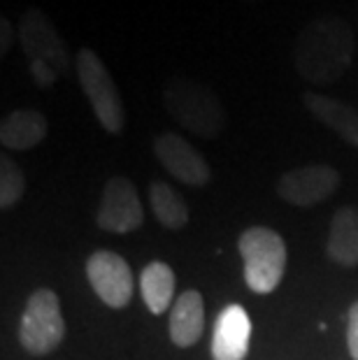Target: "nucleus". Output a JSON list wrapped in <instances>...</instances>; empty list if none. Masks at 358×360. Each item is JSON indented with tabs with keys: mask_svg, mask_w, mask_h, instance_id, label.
<instances>
[{
	"mask_svg": "<svg viewBox=\"0 0 358 360\" xmlns=\"http://www.w3.org/2000/svg\"><path fill=\"white\" fill-rule=\"evenodd\" d=\"M245 3H258V0H245Z\"/></svg>",
	"mask_w": 358,
	"mask_h": 360,
	"instance_id": "21",
	"label": "nucleus"
},
{
	"mask_svg": "<svg viewBox=\"0 0 358 360\" xmlns=\"http://www.w3.org/2000/svg\"><path fill=\"white\" fill-rule=\"evenodd\" d=\"M24 191H26V177L21 172V167L10 156H3L0 158V207L10 210L12 205L19 202Z\"/></svg>",
	"mask_w": 358,
	"mask_h": 360,
	"instance_id": "18",
	"label": "nucleus"
},
{
	"mask_svg": "<svg viewBox=\"0 0 358 360\" xmlns=\"http://www.w3.org/2000/svg\"><path fill=\"white\" fill-rule=\"evenodd\" d=\"M163 105L177 124L198 137H217L226 128V110L217 94L200 82L174 77L163 86Z\"/></svg>",
	"mask_w": 358,
	"mask_h": 360,
	"instance_id": "3",
	"label": "nucleus"
},
{
	"mask_svg": "<svg viewBox=\"0 0 358 360\" xmlns=\"http://www.w3.org/2000/svg\"><path fill=\"white\" fill-rule=\"evenodd\" d=\"M340 172L331 165H302L284 172L277 179V195L288 205L312 207L338 191Z\"/></svg>",
	"mask_w": 358,
	"mask_h": 360,
	"instance_id": "9",
	"label": "nucleus"
},
{
	"mask_svg": "<svg viewBox=\"0 0 358 360\" xmlns=\"http://www.w3.org/2000/svg\"><path fill=\"white\" fill-rule=\"evenodd\" d=\"M144 221L140 193L128 177H112L103 188V200L98 207L96 224L108 233L126 235L140 228Z\"/></svg>",
	"mask_w": 358,
	"mask_h": 360,
	"instance_id": "8",
	"label": "nucleus"
},
{
	"mask_svg": "<svg viewBox=\"0 0 358 360\" xmlns=\"http://www.w3.org/2000/svg\"><path fill=\"white\" fill-rule=\"evenodd\" d=\"M140 290L151 314H163L174 297V272L167 263L154 260L140 274Z\"/></svg>",
	"mask_w": 358,
	"mask_h": 360,
	"instance_id": "16",
	"label": "nucleus"
},
{
	"mask_svg": "<svg viewBox=\"0 0 358 360\" xmlns=\"http://www.w3.org/2000/svg\"><path fill=\"white\" fill-rule=\"evenodd\" d=\"M87 277L103 304L112 309H124L131 304L135 290L133 272L119 254L105 249L91 254L87 260Z\"/></svg>",
	"mask_w": 358,
	"mask_h": 360,
	"instance_id": "7",
	"label": "nucleus"
},
{
	"mask_svg": "<svg viewBox=\"0 0 358 360\" xmlns=\"http://www.w3.org/2000/svg\"><path fill=\"white\" fill-rule=\"evenodd\" d=\"M65 337V321L58 295L49 288L35 290L28 297L19 326V342L30 356H47Z\"/></svg>",
	"mask_w": 358,
	"mask_h": 360,
	"instance_id": "6",
	"label": "nucleus"
},
{
	"mask_svg": "<svg viewBox=\"0 0 358 360\" xmlns=\"http://www.w3.org/2000/svg\"><path fill=\"white\" fill-rule=\"evenodd\" d=\"M14 37H17V33H14V26L10 24V19H0V56H7L14 44Z\"/></svg>",
	"mask_w": 358,
	"mask_h": 360,
	"instance_id": "20",
	"label": "nucleus"
},
{
	"mask_svg": "<svg viewBox=\"0 0 358 360\" xmlns=\"http://www.w3.org/2000/svg\"><path fill=\"white\" fill-rule=\"evenodd\" d=\"M328 258L342 267L358 265V210L356 207H340L331 221Z\"/></svg>",
	"mask_w": 358,
	"mask_h": 360,
	"instance_id": "15",
	"label": "nucleus"
},
{
	"mask_svg": "<svg viewBox=\"0 0 358 360\" xmlns=\"http://www.w3.org/2000/svg\"><path fill=\"white\" fill-rule=\"evenodd\" d=\"M238 249L245 260V281L254 293H272L286 270V244L270 228L254 226L240 235Z\"/></svg>",
	"mask_w": 358,
	"mask_h": 360,
	"instance_id": "4",
	"label": "nucleus"
},
{
	"mask_svg": "<svg viewBox=\"0 0 358 360\" xmlns=\"http://www.w3.org/2000/svg\"><path fill=\"white\" fill-rule=\"evenodd\" d=\"M154 154L167 172L174 179L188 186H205L212 179V170L207 160L188 140H184L177 133H161L154 140Z\"/></svg>",
	"mask_w": 358,
	"mask_h": 360,
	"instance_id": "10",
	"label": "nucleus"
},
{
	"mask_svg": "<svg viewBox=\"0 0 358 360\" xmlns=\"http://www.w3.org/2000/svg\"><path fill=\"white\" fill-rule=\"evenodd\" d=\"M347 347L354 360H358V300L349 309V321H347Z\"/></svg>",
	"mask_w": 358,
	"mask_h": 360,
	"instance_id": "19",
	"label": "nucleus"
},
{
	"mask_svg": "<svg viewBox=\"0 0 358 360\" xmlns=\"http://www.w3.org/2000/svg\"><path fill=\"white\" fill-rule=\"evenodd\" d=\"M47 117L37 110H17L0 121V144L12 151H28L47 137Z\"/></svg>",
	"mask_w": 358,
	"mask_h": 360,
	"instance_id": "14",
	"label": "nucleus"
},
{
	"mask_svg": "<svg viewBox=\"0 0 358 360\" xmlns=\"http://www.w3.org/2000/svg\"><path fill=\"white\" fill-rule=\"evenodd\" d=\"M19 42L30 63V77L40 89L54 86L56 79L70 68V53L58 35L54 21L40 7H30L21 14Z\"/></svg>",
	"mask_w": 358,
	"mask_h": 360,
	"instance_id": "2",
	"label": "nucleus"
},
{
	"mask_svg": "<svg viewBox=\"0 0 358 360\" xmlns=\"http://www.w3.org/2000/svg\"><path fill=\"white\" fill-rule=\"evenodd\" d=\"M354 49V30L345 19L317 17L295 37L293 65L302 79L328 86L349 70Z\"/></svg>",
	"mask_w": 358,
	"mask_h": 360,
	"instance_id": "1",
	"label": "nucleus"
},
{
	"mask_svg": "<svg viewBox=\"0 0 358 360\" xmlns=\"http://www.w3.org/2000/svg\"><path fill=\"white\" fill-rule=\"evenodd\" d=\"M302 105L307 107V112L319 124L331 128L347 144L358 149V110L354 105L340 101V98L314 94V91L302 96Z\"/></svg>",
	"mask_w": 358,
	"mask_h": 360,
	"instance_id": "12",
	"label": "nucleus"
},
{
	"mask_svg": "<svg viewBox=\"0 0 358 360\" xmlns=\"http://www.w3.org/2000/svg\"><path fill=\"white\" fill-rule=\"evenodd\" d=\"M251 340V319L242 304H228L221 309L212 333V358L245 360Z\"/></svg>",
	"mask_w": 358,
	"mask_h": 360,
	"instance_id": "11",
	"label": "nucleus"
},
{
	"mask_svg": "<svg viewBox=\"0 0 358 360\" xmlns=\"http://www.w3.org/2000/svg\"><path fill=\"white\" fill-rule=\"evenodd\" d=\"M149 205L156 221L167 231H179L188 224V207L177 191L165 181L149 184Z\"/></svg>",
	"mask_w": 358,
	"mask_h": 360,
	"instance_id": "17",
	"label": "nucleus"
},
{
	"mask_svg": "<svg viewBox=\"0 0 358 360\" xmlns=\"http://www.w3.org/2000/svg\"><path fill=\"white\" fill-rule=\"evenodd\" d=\"M75 68H77L79 86L94 107L98 124L108 133L119 135L126 128V110L108 65L94 49L82 47L77 51V58H75Z\"/></svg>",
	"mask_w": 358,
	"mask_h": 360,
	"instance_id": "5",
	"label": "nucleus"
},
{
	"mask_svg": "<svg viewBox=\"0 0 358 360\" xmlns=\"http://www.w3.org/2000/svg\"><path fill=\"white\" fill-rule=\"evenodd\" d=\"M205 302L198 290H184L170 309V340L174 347L188 349L203 337Z\"/></svg>",
	"mask_w": 358,
	"mask_h": 360,
	"instance_id": "13",
	"label": "nucleus"
}]
</instances>
